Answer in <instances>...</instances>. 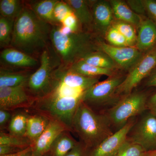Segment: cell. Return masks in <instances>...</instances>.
Returning <instances> with one entry per match:
<instances>
[{"label": "cell", "instance_id": "obj_1", "mask_svg": "<svg viewBox=\"0 0 156 156\" xmlns=\"http://www.w3.org/2000/svg\"><path fill=\"white\" fill-rule=\"evenodd\" d=\"M52 26L38 17L28 5H24L15 20L10 47L34 57L48 46Z\"/></svg>", "mask_w": 156, "mask_h": 156}, {"label": "cell", "instance_id": "obj_2", "mask_svg": "<svg viewBox=\"0 0 156 156\" xmlns=\"http://www.w3.org/2000/svg\"><path fill=\"white\" fill-rule=\"evenodd\" d=\"M96 36L88 30L65 34L60 30L59 25L54 26L50 32V41L62 64L71 66L97 51Z\"/></svg>", "mask_w": 156, "mask_h": 156}, {"label": "cell", "instance_id": "obj_3", "mask_svg": "<svg viewBox=\"0 0 156 156\" xmlns=\"http://www.w3.org/2000/svg\"><path fill=\"white\" fill-rule=\"evenodd\" d=\"M111 124L106 115L97 113L82 101L74 115L72 128L80 141L92 150L113 134Z\"/></svg>", "mask_w": 156, "mask_h": 156}, {"label": "cell", "instance_id": "obj_4", "mask_svg": "<svg viewBox=\"0 0 156 156\" xmlns=\"http://www.w3.org/2000/svg\"><path fill=\"white\" fill-rule=\"evenodd\" d=\"M58 56L50 51L48 46L40 55V66L32 73L26 87L29 95L35 101L44 96L50 89L52 74L61 64Z\"/></svg>", "mask_w": 156, "mask_h": 156}, {"label": "cell", "instance_id": "obj_5", "mask_svg": "<svg viewBox=\"0 0 156 156\" xmlns=\"http://www.w3.org/2000/svg\"><path fill=\"white\" fill-rule=\"evenodd\" d=\"M147 94L134 92L122 97L109 110L106 116L111 124L123 127L132 117L143 112L147 108Z\"/></svg>", "mask_w": 156, "mask_h": 156}, {"label": "cell", "instance_id": "obj_6", "mask_svg": "<svg viewBox=\"0 0 156 156\" xmlns=\"http://www.w3.org/2000/svg\"><path fill=\"white\" fill-rule=\"evenodd\" d=\"M156 68V47L144 54L129 72L124 81L115 90L114 98L125 96L133 92L134 88Z\"/></svg>", "mask_w": 156, "mask_h": 156}, {"label": "cell", "instance_id": "obj_7", "mask_svg": "<svg viewBox=\"0 0 156 156\" xmlns=\"http://www.w3.org/2000/svg\"><path fill=\"white\" fill-rule=\"evenodd\" d=\"M95 45L96 50L102 51L110 56L120 69L128 72L144 55L134 47H116L109 44L97 35Z\"/></svg>", "mask_w": 156, "mask_h": 156}, {"label": "cell", "instance_id": "obj_8", "mask_svg": "<svg viewBox=\"0 0 156 156\" xmlns=\"http://www.w3.org/2000/svg\"><path fill=\"white\" fill-rule=\"evenodd\" d=\"M127 139L141 147L147 152L156 150V115L148 113L132 128Z\"/></svg>", "mask_w": 156, "mask_h": 156}, {"label": "cell", "instance_id": "obj_9", "mask_svg": "<svg viewBox=\"0 0 156 156\" xmlns=\"http://www.w3.org/2000/svg\"><path fill=\"white\" fill-rule=\"evenodd\" d=\"M126 77L116 74L105 80L98 82L86 91L83 102L92 109L114 98L115 90Z\"/></svg>", "mask_w": 156, "mask_h": 156}, {"label": "cell", "instance_id": "obj_10", "mask_svg": "<svg viewBox=\"0 0 156 156\" xmlns=\"http://www.w3.org/2000/svg\"><path fill=\"white\" fill-rule=\"evenodd\" d=\"M35 100L25 87H0V109L14 111L19 109H30Z\"/></svg>", "mask_w": 156, "mask_h": 156}, {"label": "cell", "instance_id": "obj_11", "mask_svg": "<svg viewBox=\"0 0 156 156\" xmlns=\"http://www.w3.org/2000/svg\"><path fill=\"white\" fill-rule=\"evenodd\" d=\"M92 2L90 4L93 16L92 29L95 31V34L104 38L115 20L112 9L109 1Z\"/></svg>", "mask_w": 156, "mask_h": 156}, {"label": "cell", "instance_id": "obj_12", "mask_svg": "<svg viewBox=\"0 0 156 156\" xmlns=\"http://www.w3.org/2000/svg\"><path fill=\"white\" fill-rule=\"evenodd\" d=\"M134 122L129 121L119 130L113 133L91 150L89 156H115L133 128Z\"/></svg>", "mask_w": 156, "mask_h": 156}, {"label": "cell", "instance_id": "obj_13", "mask_svg": "<svg viewBox=\"0 0 156 156\" xmlns=\"http://www.w3.org/2000/svg\"><path fill=\"white\" fill-rule=\"evenodd\" d=\"M65 130H68L64 125L56 120L50 119L45 131L32 146L34 156H43L48 153L56 137Z\"/></svg>", "mask_w": 156, "mask_h": 156}, {"label": "cell", "instance_id": "obj_14", "mask_svg": "<svg viewBox=\"0 0 156 156\" xmlns=\"http://www.w3.org/2000/svg\"><path fill=\"white\" fill-rule=\"evenodd\" d=\"M53 75L64 83L87 90L99 82L100 76L88 77L73 71L69 66L61 64L54 70Z\"/></svg>", "mask_w": 156, "mask_h": 156}, {"label": "cell", "instance_id": "obj_15", "mask_svg": "<svg viewBox=\"0 0 156 156\" xmlns=\"http://www.w3.org/2000/svg\"><path fill=\"white\" fill-rule=\"evenodd\" d=\"M135 48L145 54L156 47V24L147 17H144L137 28Z\"/></svg>", "mask_w": 156, "mask_h": 156}, {"label": "cell", "instance_id": "obj_16", "mask_svg": "<svg viewBox=\"0 0 156 156\" xmlns=\"http://www.w3.org/2000/svg\"><path fill=\"white\" fill-rule=\"evenodd\" d=\"M0 57L1 62L12 67L30 69L38 64L34 57L12 48H5L1 51Z\"/></svg>", "mask_w": 156, "mask_h": 156}, {"label": "cell", "instance_id": "obj_17", "mask_svg": "<svg viewBox=\"0 0 156 156\" xmlns=\"http://www.w3.org/2000/svg\"><path fill=\"white\" fill-rule=\"evenodd\" d=\"M28 110L30 113L27 119L25 136L33 144L45 131L50 119L44 115Z\"/></svg>", "mask_w": 156, "mask_h": 156}, {"label": "cell", "instance_id": "obj_18", "mask_svg": "<svg viewBox=\"0 0 156 156\" xmlns=\"http://www.w3.org/2000/svg\"><path fill=\"white\" fill-rule=\"evenodd\" d=\"M114 16L116 20L128 23L137 29L144 17L134 13L128 5L126 1L110 0Z\"/></svg>", "mask_w": 156, "mask_h": 156}, {"label": "cell", "instance_id": "obj_19", "mask_svg": "<svg viewBox=\"0 0 156 156\" xmlns=\"http://www.w3.org/2000/svg\"><path fill=\"white\" fill-rule=\"evenodd\" d=\"M32 73L30 70L14 71L1 67L0 87H26Z\"/></svg>", "mask_w": 156, "mask_h": 156}, {"label": "cell", "instance_id": "obj_20", "mask_svg": "<svg viewBox=\"0 0 156 156\" xmlns=\"http://www.w3.org/2000/svg\"><path fill=\"white\" fill-rule=\"evenodd\" d=\"M72 9L74 14L79 20L82 27H84L90 31L92 29L93 16L89 1L85 0L64 1Z\"/></svg>", "mask_w": 156, "mask_h": 156}, {"label": "cell", "instance_id": "obj_21", "mask_svg": "<svg viewBox=\"0 0 156 156\" xmlns=\"http://www.w3.org/2000/svg\"><path fill=\"white\" fill-rule=\"evenodd\" d=\"M58 0H41L29 2L28 5L42 20L52 26L59 25L54 17V9Z\"/></svg>", "mask_w": 156, "mask_h": 156}, {"label": "cell", "instance_id": "obj_22", "mask_svg": "<svg viewBox=\"0 0 156 156\" xmlns=\"http://www.w3.org/2000/svg\"><path fill=\"white\" fill-rule=\"evenodd\" d=\"M78 142L72 136L70 131L65 130L56 137L48 153L50 156H65Z\"/></svg>", "mask_w": 156, "mask_h": 156}, {"label": "cell", "instance_id": "obj_23", "mask_svg": "<svg viewBox=\"0 0 156 156\" xmlns=\"http://www.w3.org/2000/svg\"><path fill=\"white\" fill-rule=\"evenodd\" d=\"M30 112L28 109H19L13 111L8 126L9 133L18 136H25Z\"/></svg>", "mask_w": 156, "mask_h": 156}, {"label": "cell", "instance_id": "obj_24", "mask_svg": "<svg viewBox=\"0 0 156 156\" xmlns=\"http://www.w3.org/2000/svg\"><path fill=\"white\" fill-rule=\"evenodd\" d=\"M81 60L88 64L101 68L113 70L115 71L120 69L118 65L110 56L106 53L99 50L89 53Z\"/></svg>", "mask_w": 156, "mask_h": 156}, {"label": "cell", "instance_id": "obj_25", "mask_svg": "<svg viewBox=\"0 0 156 156\" xmlns=\"http://www.w3.org/2000/svg\"><path fill=\"white\" fill-rule=\"evenodd\" d=\"M69 66L73 71L86 76L99 77L105 75L111 77L117 74L115 71L96 67L82 60Z\"/></svg>", "mask_w": 156, "mask_h": 156}, {"label": "cell", "instance_id": "obj_26", "mask_svg": "<svg viewBox=\"0 0 156 156\" xmlns=\"http://www.w3.org/2000/svg\"><path fill=\"white\" fill-rule=\"evenodd\" d=\"M24 7L22 1L19 0H1V16L15 20L21 13Z\"/></svg>", "mask_w": 156, "mask_h": 156}, {"label": "cell", "instance_id": "obj_27", "mask_svg": "<svg viewBox=\"0 0 156 156\" xmlns=\"http://www.w3.org/2000/svg\"><path fill=\"white\" fill-rule=\"evenodd\" d=\"M15 20L0 16V47L8 48L10 47Z\"/></svg>", "mask_w": 156, "mask_h": 156}, {"label": "cell", "instance_id": "obj_28", "mask_svg": "<svg viewBox=\"0 0 156 156\" xmlns=\"http://www.w3.org/2000/svg\"><path fill=\"white\" fill-rule=\"evenodd\" d=\"M0 145L12 146L25 149L33 145V143L27 136H18L6 133L4 131L0 132Z\"/></svg>", "mask_w": 156, "mask_h": 156}, {"label": "cell", "instance_id": "obj_29", "mask_svg": "<svg viewBox=\"0 0 156 156\" xmlns=\"http://www.w3.org/2000/svg\"><path fill=\"white\" fill-rule=\"evenodd\" d=\"M126 38L131 47H135L137 38L136 28L128 23L115 20L112 24Z\"/></svg>", "mask_w": 156, "mask_h": 156}, {"label": "cell", "instance_id": "obj_30", "mask_svg": "<svg viewBox=\"0 0 156 156\" xmlns=\"http://www.w3.org/2000/svg\"><path fill=\"white\" fill-rule=\"evenodd\" d=\"M147 154L140 146L127 139L115 156H147Z\"/></svg>", "mask_w": 156, "mask_h": 156}, {"label": "cell", "instance_id": "obj_31", "mask_svg": "<svg viewBox=\"0 0 156 156\" xmlns=\"http://www.w3.org/2000/svg\"><path fill=\"white\" fill-rule=\"evenodd\" d=\"M104 38L108 42V44L112 46L116 47L130 46L126 38L112 25L107 31Z\"/></svg>", "mask_w": 156, "mask_h": 156}, {"label": "cell", "instance_id": "obj_32", "mask_svg": "<svg viewBox=\"0 0 156 156\" xmlns=\"http://www.w3.org/2000/svg\"><path fill=\"white\" fill-rule=\"evenodd\" d=\"M73 13L72 9L64 1H58L54 9V17L58 25L70 14Z\"/></svg>", "mask_w": 156, "mask_h": 156}, {"label": "cell", "instance_id": "obj_33", "mask_svg": "<svg viewBox=\"0 0 156 156\" xmlns=\"http://www.w3.org/2000/svg\"><path fill=\"white\" fill-rule=\"evenodd\" d=\"M61 25L68 28L72 33L83 31L80 23L74 13L69 15L62 22Z\"/></svg>", "mask_w": 156, "mask_h": 156}, {"label": "cell", "instance_id": "obj_34", "mask_svg": "<svg viewBox=\"0 0 156 156\" xmlns=\"http://www.w3.org/2000/svg\"><path fill=\"white\" fill-rule=\"evenodd\" d=\"M126 2L135 14L141 17H147L143 0H128Z\"/></svg>", "mask_w": 156, "mask_h": 156}, {"label": "cell", "instance_id": "obj_35", "mask_svg": "<svg viewBox=\"0 0 156 156\" xmlns=\"http://www.w3.org/2000/svg\"><path fill=\"white\" fill-rule=\"evenodd\" d=\"M148 18L156 24V1L143 0Z\"/></svg>", "mask_w": 156, "mask_h": 156}, {"label": "cell", "instance_id": "obj_36", "mask_svg": "<svg viewBox=\"0 0 156 156\" xmlns=\"http://www.w3.org/2000/svg\"><path fill=\"white\" fill-rule=\"evenodd\" d=\"M89 150L83 143L80 141L65 156H89Z\"/></svg>", "mask_w": 156, "mask_h": 156}, {"label": "cell", "instance_id": "obj_37", "mask_svg": "<svg viewBox=\"0 0 156 156\" xmlns=\"http://www.w3.org/2000/svg\"><path fill=\"white\" fill-rule=\"evenodd\" d=\"M13 112L0 109V128L1 131L8 128L12 118Z\"/></svg>", "mask_w": 156, "mask_h": 156}, {"label": "cell", "instance_id": "obj_38", "mask_svg": "<svg viewBox=\"0 0 156 156\" xmlns=\"http://www.w3.org/2000/svg\"><path fill=\"white\" fill-rule=\"evenodd\" d=\"M24 150L12 146L0 145V155L19 152Z\"/></svg>", "mask_w": 156, "mask_h": 156}, {"label": "cell", "instance_id": "obj_39", "mask_svg": "<svg viewBox=\"0 0 156 156\" xmlns=\"http://www.w3.org/2000/svg\"><path fill=\"white\" fill-rule=\"evenodd\" d=\"M147 108L150 112L156 115V92L148 98Z\"/></svg>", "mask_w": 156, "mask_h": 156}, {"label": "cell", "instance_id": "obj_40", "mask_svg": "<svg viewBox=\"0 0 156 156\" xmlns=\"http://www.w3.org/2000/svg\"><path fill=\"white\" fill-rule=\"evenodd\" d=\"M145 86L147 87H156V68L147 78Z\"/></svg>", "mask_w": 156, "mask_h": 156}, {"label": "cell", "instance_id": "obj_41", "mask_svg": "<svg viewBox=\"0 0 156 156\" xmlns=\"http://www.w3.org/2000/svg\"><path fill=\"white\" fill-rule=\"evenodd\" d=\"M20 156H34L32 151V146L29 147L27 150Z\"/></svg>", "mask_w": 156, "mask_h": 156}, {"label": "cell", "instance_id": "obj_42", "mask_svg": "<svg viewBox=\"0 0 156 156\" xmlns=\"http://www.w3.org/2000/svg\"><path fill=\"white\" fill-rule=\"evenodd\" d=\"M22 151L19 152L15 153L8 154L2 155H0V156H20L23 153L25 152L27 150L28 148Z\"/></svg>", "mask_w": 156, "mask_h": 156}, {"label": "cell", "instance_id": "obj_43", "mask_svg": "<svg viewBox=\"0 0 156 156\" xmlns=\"http://www.w3.org/2000/svg\"><path fill=\"white\" fill-rule=\"evenodd\" d=\"M147 156H156V150L147 152Z\"/></svg>", "mask_w": 156, "mask_h": 156}, {"label": "cell", "instance_id": "obj_44", "mask_svg": "<svg viewBox=\"0 0 156 156\" xmlns=\"http://www.w3.org/2000/svg\"><path fill=\"white\" fill-rule=\"evenodd\" d=\"M50 156V154H49V153H47L46 154H45L44 155V156Z\"/></svg>", "mask_w": 156, "mask_h": 156}]
</instances>
